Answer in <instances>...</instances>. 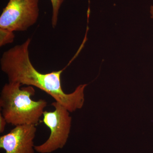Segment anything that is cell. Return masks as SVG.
Segmentation results:
<instances>
[{"mask_svg": "<svg viewBox=\"0 0 153 153\" xmlns=\"http://www.w3.org/2000/svg\"><path fill=\"white\" fill-rule=\"evenodd\" d=\"M30 42L31 39L28 38L23 44L3 53L0 60L1 68L9 82L37 88L51 96L70 112L81 108L84 104V91L87 85H79L72 93H65L61 85V76L66 67L45 74L38 71L30 60Z\"/></svg>", "mask_w": 153, "mask_h": 153, "instance_id": "cell-1", "label": "cell"}, {"mask_svg": "<svg viewBox=\"0 0 153 153\" xmlns=\"http://www.w3.org/2000/svg\"><path fill=\"white\" fill-rule=\"evenodd\" d=\"M17 82H8L3 86L0 94L1 114L7 123L15 126L24 125H36L43 116L47 102L44 100H33V86L22 87Z\"/></svg>", "mask_w": 153, "mask_h": 153, "instance_id": "cell-2", "label": "cell"}, {"mask_svg": "<svg viewBox=\"0 0 153 153\" xmlns=\"http://www.w3.org/2000/svg\"><path fill=\"white\" fill-rule=\"evenodd\" d=\"M52 105L53 111H44L43 123L49 128V138L42 144L35 146V151L40 153H50L64 147L68 140L71 130V117L70 112L63 105L55 101Z\"/></svg>", "mask_w": 153, "mask_h": 153, "instance_id": "cell-3", "label": "cell"}, {"mask_svg": "<svg viewBox=\"0 0 153 153\" xmlns=\"http://www.w3.org/2000/svg\"><path fill=\"white\" fill-rule=\"evenodd\" d=\"M39 0H9L0 16V29L27 31L38 21Z\"/></svg>", "mask_w": 153, "mask_h": 153, "instance_id": "cell-4", "label": "cell"}, {"mask_svg": "<svg viewBox=\"0 0 153 153\" xmlns=\"http://www.w3.org/2000/svg\"><path fill=\"white\" fill-rule=\"evenodd\" d=\"M36 131L34 125L16 126L9 133L0 137V147L5 153H34Z\"/></svg>", "mask_w": 153, "mask_h": 153, "instance_id": "cell-5", "label": "cell"}, {"mask_svg": "<svg viewBox=\"0 0 153 153\" xmlns=\"http://www.w3.org/2000/svg\"><path fill=\"white\" fill-rule=\"evenodd\" d=\"M52 5V27L55 28L57 26L58 15L61 5L64 0H50Z\"/></svg>", "mask_w": 153, "mask_h": 153, "instance_id": "cell-6", "label": "cell"}, {"mask_svg": "<svg viewBox=\"0 0 153 153\" xmlns=\"http://www.w3.org/2000/svg\"><path fill=\"white\" fill-rule=\"evenodd\" d=\"M15 38L14 32L0 29V46L1 47L13 43Z\"/></svg>", "mask_w": 153, "mask_h": 153, "instance_id": "cell-7", "label": "cell"}, {"mask_svg": "<svg viewBox=\"0 0 153 153\" xmlns=\"http://www.w3.org/2000/svg\"><path fill=\"white\" fill-rule=\"evenodd\" d=\"M7 123L5 118L1 113L0 114V133H2L5 129Z\"/></svg>", "mask_w": 153, "mask_h": 153, "instance_id": "cell-8", "label": "cell"}, {"mask_svg": "<svg viewBox=\"0 0 153 153\" xmlns=\"http://www.w3.org/2000/svg\"><path fill=\"white\" fill-rule=\"evenodd\" d=\"M150 13L152 15L151 18L153 19V6H152L151 7Z\"/></svg>", "mask_w": 153, "mask_h": 153, "instance_id": "cell-9", "label": "cell"}]
</instances>
